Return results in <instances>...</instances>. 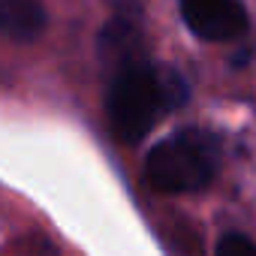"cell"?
<instances>
[{"label":"cell","instance_id":"obj_3","mask_svg":"<svg viewBox=\"0 0 256 256\" xmlns=\"http://www.w3.org/2000/svg\"><path fill=\"white\" fill-rule=\"evenodd\" d=\"M178 10L193 36L205 42H232L250 28L241 0H178Z\"/></svg>","mask_w":256,"mask_h":256},{"label":"cell","instance_id":"obj_1","mask_svg":"<svg viewBox=\"0 0 256 256\" xmlns=\"http://www.w3.org/2000/svg\"><path fill=\"white\" fill-rule=\"evenodd\" d=\"M106 76V120L118 142L136 145L190 96L187 78L148 54L145 34L130 12L112 16L96 36Z\"/></svg>","mask_w":256,"mask_h":256},{"label":"cell","instance_id":"obj_2","mask_svg":"<svg viewBox=\"0 0 256 256\" xmlns=\"http://www.w3.org/2000/svg\"><path fill=\"white\" fill-rule=\"evenodd\" d=\"M220 172V139L202 126H184L160 139L142 163L145 184L154 193L181 196L205 190Z\"/></svg>","mask_w":256,"mask_h":256},{"label":"cell","instance_id":"obj_5","mask_svg":"<svg viewBox=\"0 0 256 256\" xmlns=\"http://www.w3.org/2000/svg\"><path fill=\"white\" fill-rule=\"evenodd\" d=\"M214 256H256V241L244 232H223Z\"/></svg>","mask_w":256,"mask_h":256},{"label":"cell","instance_id":"obj_4","mask_svg":"<svg viewBox=\"0 0 256 256\" xmlns=\"http://www.w3.org/2000/svg\"><path fill=\"white\" fill-rule=\"evenodd\" d=\"M48 24L42 0H0V34L12 42H34Z\"/></svg>","mask_w":256,"mask_h":256}]
</instances>
